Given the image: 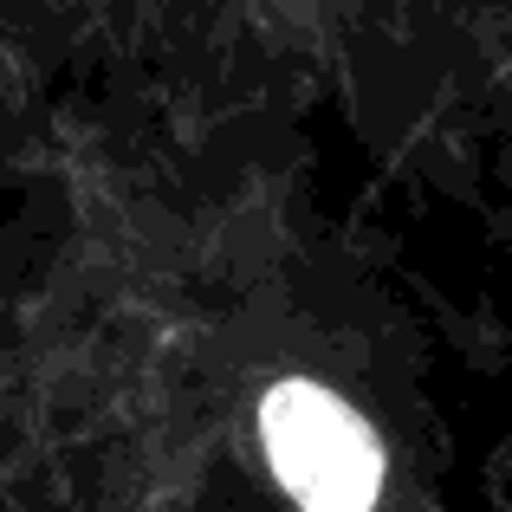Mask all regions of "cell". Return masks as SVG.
<instances>
[{
  "mask_svg": "<svg viewBox=\"0 0 512 512\" xmlns=\"http://www.w3.org/2000/svg\"><path fill=\"white\" fill-rule=\"evenodd\" d=\"M260 448L305 512H376L383 500L389 461L376 428L312 376H279L260 396Z\"/></svg>",
  "mask_w": 512,
  "mask_h": 512,
  "instance_id": "1",
  "label": "cell"
}]
</instances>
